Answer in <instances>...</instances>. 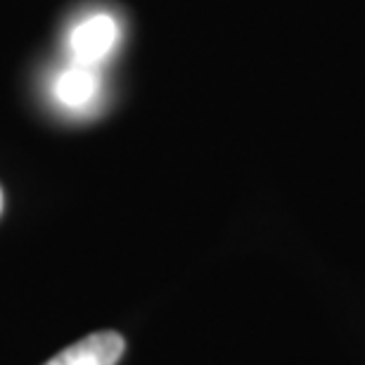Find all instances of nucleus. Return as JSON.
I'll return each mask as SVG.
<instances>
[{"label":"nucleus","mask_w":365,"mask_h":365,"mask_svg":"<svg viewBox=\"0 0 365 365\" xmlns=\"http://www.w3.org/2000/svg\"><path fill=\"white\" fill-rule=\"evenodd\" d=\"M121 41V26L112 14H91L81 19L69 34V53L71 62L100 67L109 60Z\"/></svg>","instance_id":"nucleus-1"},{"label":"nucleus","mask_w":365,"mask_h":365,"mask_svg":"<svg viewBox=\"0 0 365 365\" xmlns=\"http://www.w3.org/2000/svg\"><path fill=\"white\" fill-rule=\"evenodd\" d=\"M123 349H126V341L119 332H93L76 344L67 346L46 365H116L123 356Z\"/></svg>","instance_id":"nucleus-2"},{"label":"nucleus","mask_w":365,"mask_h":365,"mask_svg":"<svg viewBox=\"0 0 365 365\" xmlns=\"http://www.w3.org/2000/svg\"><path fill=\"white\" fill-rule=\"evenodd\" d=\"M55 100L71 112H81L91 107L100 95V69L91 64L69 62L55 78L53 86Z\"/></svg>","instance_id":"nucleus-3"},{"label":"nucleus","mask_w":365,"mask_h":365,"mask_svg":"<svg viewBox=\"0 0 365 365\" xmlns=\"http://www.w3.org/2000/svg\"><path fill=\"white\" fill-rule=\"evenodd\" d=\"M0 214H3V190H0Z\"/></svg>","instance_id":"nucleus-4"}]
</instances>
